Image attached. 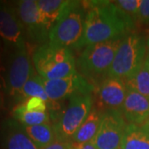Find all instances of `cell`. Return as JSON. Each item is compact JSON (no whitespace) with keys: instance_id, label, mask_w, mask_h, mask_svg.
<instances>
[{"instance_id":"cell-1","label":"cell","mask_w":149,"mask_h":149,"mask_svg":"<svg viewBox=\"0 0 149 149\" xmlns=\"http://www.w3.org/2000/svg\"><path fill=\"white\" fill-rule=\"evenodd\" d=\"M86 10L84 34L77 49L123 37L132 32L135 21L113 1L83 2Z\"/></svg>"},{"instance_id":"cell-2","label":"cell","mask_w":149,"mask_h":149,"mask_svg":"<svg viewBox=\"0 0 149 149\" xmlns=\"http://www.w3.org/2000/svg\"><path fill=\"white\" fill-rule=\"evenodd\" d=\"M86 10L83 2L68 1L49 32V44L66 49H77L84 34Z\"/></svg>"},{"instance_id":"cell-3","label":"cell","mask_w":149,"mask_h":149,"mask_svg":"<svg viewBox=\"0 0 149 149\" xmlns=\"http://www.w3.org/2000/svg\"><path fill=\"white\" fill-rule=\"evenodd\" d=\"M35 70L44 80H56L76 73V63L71 50L45 43L34 52Z\"/></svg>"},{"instance_id":"cell-4","label":"cell","mask_w":149,"mask_h":149,"mask_svg":"<svg viewBox=\"0 0 149 149\" xmlns=\"http://www.w3.org/2000/svg\"><path fill=\"white\" fill-rule=\"evenodd\" d=\"M146 56L147 41L138 33H128L123 37L107 76L128 79L139 69Z\"/></svg>"},{"instance_id":"cell-5","label":"cell","mask_w":149,"mask_h":149,"mask_svg":"<svg viewBox=\"0 0 149 149\" xmlns=\"http://www.w3.org/2000/svg\"><path fill=\"white\" fill-rule=\"evenodd\" d=\"M123 37L85 47L77 60L82 73L89 77L107 75Z\"/></svg>"},{"instance_id":"cell-6","label":"cell","mask_w":149,"mask_h":149,"mask_svg":"<svg viewBox=\"0 0 149 149\" xmlns=\"http://www.w3.org/2000/svg\"><path fill=\"white\" fill-rule=\"evenodd\" d=\"M94 106L91 94H83L70 99L67 108L55 126L57 139L70 142Z\"/></svg>"},{"instance_id":"cell-7","label":"cell","mask_w":149,"mask_h":149,"mask_svg":"<svg viewBox=\"0 0 149 149\" xmlns=\"http://www.w3.org/2000/svg\"><path fill=\"white\" fill-rule=\"evenodd\" d=\"M13 50L8 60L4 76L6 91L11 95H21L22 87L34 73L26 46L13 48Z\"/></svg>"},{"instance_id":"cell-8","label":"cell","mask_w":149,"mask_h":149,"mask_svg":"<svg viewBox=\"0 0 149 149\" xmlns=\"http://www.w3.org/2000/svg\"><path fill=\"white\" fill-rule=\"evenodd\" d=\"M127 122L119 110L104 111L99 130L91 140L97 149H121Z\"/></svg>"},{"instance_id":"cell-9","label":"cell","mask_w":149,"mask_h":149,"mask_svg":"<svg viewBox=\"0 0 149 149\" xmlns=\"http://www.w3.org/2000/svg\"><path fill=\"white\" fill-rule=\"evenodd\" d=\"M42 82L50 102L70 100L83 94H91L95 89L94 85L78 72L56 80H44L42 78Z\"/></svg>"},{"instance_id":"cell-10","label":"cell","mask_w":149,"mask_h":149,"mask_svg":"<svg viewBox=\"0 0 149 149\" xmlns=\"http://www.w3.org/2000/svg\"><path fill=\"white\" fill-rule=\"evenodd\" d=\"M25 29L18 17L16 8L0 2V37L13 48L25 47Z\"/></svg>"},{"instance_id":"cell-11","label":"cell","mask_w":149,"mask_h":149,"mask_svg":"<svg viewBox=\"0 0 149 149\" xmlns=\"http://www.w3.org/2000/svg\"><path fill=\"white\" fill-rule=\"evenodd\" d=\"M16 10L26 34L33 41L42 42L49 38V31L43 24L36 0L18 1Z\"/></svg>"},{"instance_id":"cell-12","label":"cell","mask_w":149,"mask_h":149,"mask_svg":"<svg viewBox=\"0 0 149 149\" xmlns=\"http://www.w3.org/2000/svg\"><path fill=\"white\" fill-rule=\"evenodd\" d=\"M128 89L124 80L106 76L97 91V105L103 111L119 110L127 95Z\"/></svg>"},{"instance_id":"cell-13","label":"cell","mask_w":149,"mask_h":149,"mask_svg":"<svg viewBox=\"0 0 149 149\" xmlns=\"http://www.w3.org/2000/svg\"><path fill=\"white\" fill-rule=\"evenodd\" d=\"M0 140L5 149H38L24 131L23 125L12 118L2 123Z\"/></svg>"},{"instance_id":"cell-14","label":"cell","mask_w":149,"mask_h":149,"mask_svg":"<svg viewBox=\"0 0 149 149\" xmlns=\"http://www.w3.org/2000/svg\"><path fill=\"white\" fill-rule=\"evenodd\" d=\"M120 111L128 123H145L149 121V100L135 91L128 90Z\"/></svg>"},{"instance_id":"cell-15","label":"cell","mask_w":149,"mask_h":149,"mask_svg":"<svg viewBox=\"0 0 149 149\" xmlns=\"http://www.w3.org/2000/svg\"><path fill=\"white\" fill-rule=\"evenodd\" d=\"M104 111L97 106H93L91 113L73 135L70 143L71 144H84L91 142L95 138L101 123Z\"/></svg>"},{"instance_id":"cell-16","label":"cell","mask_w":149,"mask_h":149,"mask_svg":"<svg viewBox=\"0 0 149 149\" xmlns=\"http://www.w3.org/2000/svg\"><path fill=\"white\" fill-rule=\"evenodd\" d=\"M121 149H149V121L143 124L128 123Z\"/></svg>"},{"instance_id":"cell-17","label":"cell","mask_w":149,"mask_h":149,"mask_svg":"<svg viewBox=\"0 0 149 149\" xmlns=\"http://www.w3.org/2000/svg\"><path fill=\"white\" fill-rule=\"evenodd\" d=\"M68 1L64 0H37V3L43 24L49 32L57 21Z\"/></svg>"},{"instance_id":"cell-18","label":"cell","mask_w":149,"mask_h":149,"mask_svg":"<svg viewBox=\"0 0 149 149\" xmlns=\"http://www.w3.org/2000/svg\"><path fill=\"white\" fill-rule=\"evenodd\" d=\"M27 136L36 144L38 149H43L57 139L55 129L50 123L26 126L23 125Z\"/></svg>"},{"instance_id":"cell-19","label":"cell","mask_w":149,"mask_h":149,"mask_svg":"<svg viewBox=\"0 0 149 149\" xmlns=\"http://www.w3.org/2000/svg\"><path fill=\"white\" fill-rule=\"evenodd\" d=\"M124 82L128 90L135 91L149 100V67L146 58L139 69Z\"/></svg>"},{"instance_id":"cell-20","label":"cell","mask_w":149,"mask_h":149,"mask_svg":"<svg viewBox=\"0 0 149 149\" xmlns=\"http://www.w3.org/2000/svg\"><path fill=\"white\" fill-rule=\"evenodd\" d=\"M13 118L26 126L49 123L50 116L47 112L28 111L23 104H18L13 110Z\"/></svg>"},{"instance_id":"cell-21","label":"cell","mask_w":149,"mask_h":149,"mask_svg":"<svg viewBox=\"0 0 149 149\" xmlns=\"http://www.w3.org/2000/svg\"><path fill=\"white\" fill-rule=\"evenodd\" d=\"M21 95L26 99L32 97H38L47 103L50 102L45 91V87L43 85L42 78L38 74H37L35 73L32 74L30 79L27 80L26 84L22 87Z\"/></svg>"},{"instance_id":"cell-22","label":"cell","mask_w":149,"mask_h":149,"mask_svg":"<svg viewBox=\"0 0 149 149\" xmlns=\"http://www.w3.org/2000/svg\"><path fill=\"white\" fill-rule=\"evenodd\" d=\"M142 0H118L114 1L115 4L125 13L127 15L133 18L134 21H138V15Z\"/></svg>"},{"instance_id":"cell-23","label":"cell","mask_w":149,"mask_h":149,"mask_svg":"<svg viewBox=\"0 0 149 149\" xmlns=\"http://www.w3.org/2000/svg\"><path fill=\"white\" fill-rule=\"evenodd\" d=\"M22 104H24L26 109L28 111L47 112V103L38 97L28 98Z\"/></svg>"},{"instance_id":"cell-24","label":"cell","mask_w":149,"mask_h":149,"mask_svg":"<svg viewBox=\"0 0 149 149\" xmlns=\"http://www.w3.org/2000/svg\"><path fill=\"white\" fill-rule=\"evenodd\" d=\"M138 21L145 25H149V0H142L139 8Z\"/></svg>"},{"instance_id":"cell-25","label":"cell","mask_w":149,"mask_h":149,"mask_svg":"<svg viewBox=\"0 0 149 149\" xmlns=\"http://www.w3.org/2000/svg\"><path fill=\"white\" fill-rule=\"evenodd\" d=\"M43 149H72V146L70 142L56 139L52 143L48 145Z\"/></svg>"},{"instance_id":"cell-26","label":"cell","mask_w":149,"mask_h":149,"mask_svg":"<svg viewBox=\"0 0 149 149\" xmlns=\"http://www.w3.org/2000/svg\"><path fill=\"white\" fill-rule=\"evenodd\" d=\"M71 146L72 149H97L91 142L84 144H71Z\"/></svg>"},{"instance_id":"cell-27","label":"cell","mask_w":149,"mask_h":149,"mask_svg":"<svg viewBox=\"0 0 149 149\" xmlns=\"http://www.w3.org/2000/svg\"><path fill=\"white\" fill-rule=\"evenodd\" d=\"M3 104H4V97H3V92L0 90V109L3 108Z\"/></svg>"},{"instance_id":"cell-28","label":"cell","mask_w":149,"mask_h":149,"mask_svg":"<svg viewBox=\"0 0 149 149\" xmlns=\"http://www.w3.org/2000/svg\"><path fill=\"white\" fill-rule=\"evenodd\" d=\"M146 61H147V62H148V65L149 67V53L146 56Z\"/></svg>"},{"instance_id":"cell-29","label":"cell","mask_w":149,"mask_h":149,"mask_svg":"<svg viewBox=\"0 0 149 149\" xmlns=\"http://www.w3.org/2000/svg\"><path fill=\"white\" fill-rule=\"evenodd\" d=\"M147 47L149 48V37L148 38V40H147Z\"/></svg>"}]
</instances>
